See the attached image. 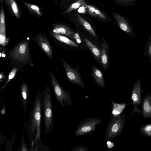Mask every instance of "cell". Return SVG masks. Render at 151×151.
Wrapping results in <instances>:
<instances>
[{
    "mask_svg": "<svg viewBox=\"0 0 151 151\" xmlns=\"http://www.w3.org/2000/svg\"><path fill=\"white\" fill-rule=\"evenodd\" d=\"M43 91L39 89L35 95L27 124H26L30 145L40 139L42 110Z\"/></svg>",
    "mask_w": 151,
    "mask_h": 151,
    "instance_id": "obj_1",
    "label": "cell"
},
{
    "mask_svg": "<svg viewBox=\"0 0 151 151\" xmlns=\"http://www.w3.org/2000/svg\"><path fill=\"white\" fill-rule=\"evenodd\" d=\"M42 110L45 126L44 133L51 131L54 124L51 91L48 84L43 91Z\"/></svg>",
    "mask_w": 151,
    "mask_h": 151,
    "instance_id": "obj_2",
    "label": "cell"
},
{
    "mask_svg": "<svg viewBox=\"0 0 151 151\" xmlns=\"http://www.w3.org/2000/svg\"><path fill=\"white\" fill-rule=\"evenodd\" d=\"M10 56L17 68L21 69L31 63L28 42L22 41L19 42L10 52Z\"/></svg>",
    "mask_w": 151,
    "mask_h": 151,
    "instance_id": "obj_3",
    "label": "cell"
},
{
    "mask_svg": "<svg viewBox=\"0 0 151 151\" xmlns=\"http://www.w3.org/2000/svg\"><path fill=\"white\" fill-rule=\"evenodd\" d=\"M50 76L53 91L57 101L62 107L66 105L71 106L72 102L69 91H66L63 88L52 72L50 73Z\"/></svg>",
    "mask_w": 151,
    "mask_h": 151,
    "instance_id": "obj_4",
    "label": "cell"
},
{
    "mask_svg": "<svg viewBox=\"0 0 151 151\" xmlns=\"http://www.w3.org/2000/svg\"><path fill=\"white\" fill-rule=\"evenodd\" d=\"M107 127L106 135L108 138H114L119 136L124 128L125 121V114L114 116L113 115Z\"/></svg>",
    "mask_w": 151,
    "mask_h": 151,
    "instance_id": "obj_5",
    "label": "cell"
},
{
    "mask_svg": "<svg viewBox=\"0 0 151 151\" xmlns=\"http://www.w3.org/2000/svg\"><path fill=\"white\" fill-rule=\"evenodd\" d=\"M101 122V119L95 117L85 119L81 122L78 126L76 135H82L93 131L96 129V125Z\"/></svg>",
    "mask_w": 151,
    "mask_h": 151,
    "instance_id": "obj_6",
    "label": "cell"
},
{
    "mask_svg": "<svg viewBox=\"0 0 151 151\" xmlns=\"http://www.w3.org/2000/svg\"><path fill=\"white\" fill-rule=\"evenodd\" d=\"M62 61L66 75L69 80L74 84L78 85L82 88H85L84 83L79 73L63 60L62 59Z\"/></svg>",
    "mask_w": 151,
    "mask_h": 151,
    "instance_id": "obj_7",
    "label": "cell"
},
{
    "mask_svg": "<svg viewBox=\"0 0 151 151\" xmlns=\"http://www.w3.org/2000/svg\"><path fill=\"white\" fill-rule=\"evenodd\" d=\"M114 17L120 28L130 36L134 38L135 35L132 26L128 20L123 16L117 13H114Z\"/></svg>",
    "mask_w": 151,
    "mask_h": 151,
    "instance_id": "obj_8",
    "label": "cell"
},
{
    "mask_svg": "<svg viewBox=\"0 0 151 151\" xmlns=\"http://www.w3.org/2000/svg\"><path fill=\"white\" fill-rule=\"evenodd\" d=\"M142 92L141 88V80L139 77L133 86L131 95L132 104L134 107L141 105L142 102L141 93Z\"/></svg>",
    "mask_w": 151,
    "mask_h": 151,
    "instance_id": "obj_9",
    "label": "cell"
},
{
    "mask_svg": "<svg viewBox=\"0 0 151 151\" xmlns=\"http://www.w3.org/2000/svg\"><path fill=\"white\" fill-rule=\"evenodd\" d=\"M37 42L42 51L51 59H53L52 47L47 38L40 34L37 37Z\"/></svg>",
    "mask_w": 151,
    "mask_h": 151,
    "instance_id": "obj_10",
    "label": "cell"
},
{
    "mask_svg": "<svg viewBox=\"0 0 151 151\" xmlns=\"http://www.w3.org/2000/svg\"><path fill=\"white\" fill-rule=\"evenodd\" d=\"M52 25V33L58 34H61L71 38H74L75 33L66 25L61 23H53Z\"/></svg>",
    "mask_w": 151,
    "mask_h": 151,
    "instance_id": "obj_11",
    "label": "cell"
},
{
    "mask_svg": "<svg viewBox=\"0 0 151 151\" xmlns=\"http://www.w3.org/2000/svg\"><path fill=\"white\" fill-rule=\"evenodd\" d=\"M20 91L22 106L24 113L26 114L29 96V86L26 82L23 81L21 83Z\"/></svg>",
    "mask_w": 151,
    "mask_h": 151,
    "instance_id": "obj_12",
    "label": "cell"
},
{
    "mask_svg": "<svg viewBox=\"0 0 151 151\" xmlns=\"http://www.w3.org/2000/svg\"><path fill=\"white\" fill-rule=\"evenodd\" d=\"M142 114L145 119L151 118V94L146 95L142 101Z\"/></svg>",
    "mask_w": 151,
    "mask_h": 151,
    "instance_id": "obj_13",
    "label": "cell"
},
{
    "mask_svg": "<svg viewBox=\"0 0 151 151\" xmlns=\"http://www.w3.org/2000/svg\"><path fill=\"white\" fill-rule=\"evenodd\" d=\"M108 45L105 42L102 43L101 50V52L100 61L102 68L105 71L109 67V62L107 53Z\"/></svg>",
    "mask_w": 151,
    "mask_h": 151,
    "instance_id": "obj_14",
    "label": "cell"
},
{
    "mask_svg": "<svg viewBox=\"0 0 151 151\" xmlns=\"http://www.w3.org/2000/svg\"><path fill=\"white\" fill-rule=\"evenodd\" d=\"M92 74L95 83L100 87H105V83L101 71L95 65L92 67Z\"/></svg>",
    "mask_w": 151,
    "mask_h": 151,
    "instance_id": "obj_15",
    "label": "cell"
},
{
    "mask_svg": "<svg viewBox=\"0 0 151 151\" xmlns=\"http://www.w3.org/2000/svg\"><path fill=\"white\" fill-rule=\"evenodd\" d=\"M5 1L12 14L17 19H19L20 18V12L15 1L14 0H6Z\"/></svg>",
    "mask_w": 151,
    "mask_h": 151,
    "instance_id": "obj_16",
    "label": "cell"
},
{
    "mask_svg": "<svg viewBox=\"0 0 151 151\" xmlns=\"http://www.w3.org/2000/svg\"><path fill=\"white\" fill-rule=\"evenodd\" d=\"M83 39L95 58L98 60H100L101 52L100 50L88 40L85 38H83Z\"/></svg>",
    "mask_w": 151,
    "mask_h": 151,
    "instance_id": "obj_17",
    "label": "cell"
},
{
    "mask_svg": "<svg viewBox=\"0 0 151 151\" xmlns=\"http://www.w3.org/2000/svg\"><path fill=\"white\" fill-rule=\"evenodd\" d=\"M76 17L77 19L78 22L86 30L93 36L96 37V33L90 24L80 16L77 15Z\"/></svg>",
    "mask_w": 151,
    "mask_h": 151,
    "instance_id": "obj_18",
    "label": "cell"
},
{
    "mask_svg": "<svg viewBox=\"0 0 151 151\" xmlns=\"http://www.w3.org/2000/svg\"><path fill=\"white\" fill-rule=\"evenodd\" d=\"M112 104V115L114 116L119 115L122 112L126 107V104L125 103L117 104L114 103L111 100Z\"/></svg>",
    "mask_w": 151,
    "mask_h": 151,
    "instance_id": "obj_19",
    "label": "cell"
},
{
    "mask_svg": "<svg viewBox=\"0 0 151 151\" xmlns=\"http://www.w3.org/2000/svg\"><path fill=\"white\" fill-rule=\"evenodd\" d=\"M51 34L55 38L62 42L72 46L75 47L79 46L77 44L65 36L52 32Z\"/></svg>",
    "mask_w": 151,
    "mask_h": 151,
    "instance_id": "obj_20",
    "label": "cell"
},
{
    "mask_svg": "<svg viewBox=\"0 0 151 151\" xmlns=\"http://www.w3.org/2000/svg\"><path fill=\"white\" fill-rule=\"evenodd\" d=\"M88 13L91 15L94 16H97L103 19H105L106 17L105 15L99 9H96L95 7L90 5H87Z\"/></svg>",
    "mask_w": 151,
    "mask_h": 151,
    "instance_id": "obj_21",
    "label": "cell"
},
{
    "mask_svg": "<svg viewBox=\"0 0 151 151\" xmlns=\"http://www.w3.org/2000/svg\"><path fill=\"white\" fill-rule=\"evenodd\" d=\"M22 1L31 12L38 16H41L42 15L40 9L38 6L35 5L30 4Z\"/></svg>",
    "mask_w": 151,
    "mask_h": 151,
    "instance_id": "obj_22",
    "label": "cell"
},
{
    "mask_svg": "<svg viewBox=\"0 0 151 151\" xmlns=\"http://www.w3.org/2000/svg\"><path fill=\"white\" fill-rule=\"evenodd\" d=\"M140 133L147 137H151V124H147L141 127L139 129Z\"/></svg>",
    "mask_w": 151,
    "mask_h": 151,
    "instance_id": "obj_23",
    "label": "cell"
},
{
    "mask_svg": "<svg viewBox=\"0 0 151 151\" xmlns=\"http://www.w3.org/2000/svg\"><path fill=\"white\" fill-rule=\"evenodd\" d=\"M87 5H86L84 1L83 0H79L70 6L65 11V12L68 13L80 7L81 6L86 7Z\"/></svg>",
    "mask_w": 151,
    "mask_h": 151,
    "instance_id": "obj_24",
    "label": "cell"
},
{
    "mask_svg": "<svg viewBox=\"0 0 151 151\" xmlns=\"http://www.w3.org/2000/svg\"><path fill=\"white\" fill-rule=\"evenodd\" d=\"M144 55L149 58L151 67V29L150 31V34L148 38L147 43L145 48Z\"/></svg>",
    "mask_w": 151,
    "mask_h": 151,
    "instance_id": "obj_25",
    "label": "cell"
},
{
    "mask_svg": "<svg viewBox=\"0 0 151 151\" xmlns=\"http://www.w3.org/2000/svg\"><path fill=\"white\" fill-rule=\"evenodd\" d=\"M0 33H6L5 16L2 4L0 11Z\"/></svg>",
    "mask_w": 151,
    "mask_h": 151,
    "instance_id": "obj_26",
    "label": "cell"
},
{
    "mask_svg": "<svg viewBox=\"0 0 151 151\" xmlns=\"http://www.w3.org/2000/svg\"><path fill=\"white\" fill-rule=\"evenodd\" d=\"M19 70V69L17 68H14L9 72L7 80L5 84L1 88L0 90L1 91L4 90L10 81L14 78L17 71Z\"/></svg>",
    "mask_w": 151,
    "mask_h": 151,
    "instance_id": "obj_27",
    "label": "cell"
},
{
    "mask_svg": "<svg viewBox=\"0 0 151 151\" xmlns=\"http://www.w3.org/2000/svg\"><path fill=\"white\" fill-rule=\"evenodd\" d=\"M137 0H118L117 1L121 5L124 6H132Z\"/></svg>",
    "mask_w": 151,
    "mask_h": 151,
    "instance_id": "obj_28",
    "label": "cell"
},
{
    "mask_svg": "<svg viewBox=\"0 0 151 151\" xmlns=\"http://www.w3.org/2000/svg\"><path fill=\"white\" fill-rule=\"evenodd\" d=\"M24 132H23L22 137L21 139V146L19 149V151H28L26 142L24 137Z\"/></svg>",
    "mask_w": 151,
    "mask_h": 151,
    "instance_id": "obj_29",
    "label": "cell"
},
{
    "mask_svg": "<svg viewBox=\"0 0 151 151\" xmlns=\"http://www.w3.org/2000/svg\"><path fill=\"white\" fill-rule=\"evenodd\" d=\"M6 43V33H0V44L5 46Z\"/></svg>",
    "mask_w": 151,
    "mask_h": 151,
    "instance_id": "obj_30",
    "label": "cell"
},
{
    "mask_svg": "<svg viewBox=\"0 0 151 151\" xmlns=\"http://www.w3.org/2000/svg\"><path fill=\"white\" fill-rule=\"evenodd\" d=\"M8 77L6 75L4 72L3 71L0 73V82H6L7 80Z\"/></svg>",
    "mask_w": 151,
    "mask_h": 151,
    "instance_id": "obj_31",
    "label": "cell"
},
{
    "mask_svg": "<svg viewBox=\"0 0 151 151\" xmlns=\"http://www.w3.org/2000/svg\"><path fill=\"white\" fill-rule=\"evenodd\" d=\"M74 39L78 43H80L81 42V39L78 33H75L74 35Z\"/></svg>",
    "mask_w": 151,
    "mask_h": 151,
    "instance_id": "obj_32",
    "label": "cell"
},
{
    "mask_svg": "<svg viewBox=\"0 0 151 151\" xmlns=\"http://www.w3.org/2000/svg\"><path fill=\"white\" fill-rule=\"evenodd\" d=\"M86 7L82 6H81L79 8L78 10V12H79L85 13L86 11Z\"/></svg>",
    "mask_w": 151,
    "mask_h": 151,
    "instance_id": "obj_33",
    "label": "cell"
},
{
    "mask_svg": "<svg viewBox=\"0 0 151 151\" xmlns=\"http://www.w3.org/2000/svg\"><path fill=\"white\" fill-rule=\"evenodd\" d=\"M5 106H3L1 110V115H4L5 113Z\"/></svg>",
    "mask_w": 151,
    "mask_h": 151,
    "instance_id": "obj_34",
    "label": "cell"
},
{
    "mask_svg": "<svg viewBox=\"0 0 151 151\" xmlns=\"http://www.w3.org/2000/svg\"><path fill=\"white\" fill-rule=\"evenodd\" d=\"M107 145L109 148H111L114 146L113 144L110 141H108L107 142Z\"/></svg>",
    "mask_w": 151,
    "mask_h": 151,
    "instance_id": "obj_35",
    "label": "cell"
},
{
    "mask_svg": "<svg viewBox=\"0 0 151 151\" xmlns=\"http://www.w3.org/2000/svg\"><path fill=\"white\" fill-rule=\"evenodd\" d=\"M45 151H47V150H46Z\"/></svg>",
    "mask_w": 151,
    "mask_h": 151,
    "instance_id": "obj_36",
    "label": "cell"
}]
</instances>
